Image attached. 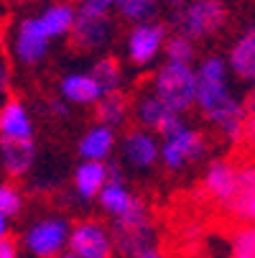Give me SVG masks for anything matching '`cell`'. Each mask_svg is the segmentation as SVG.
I'll list each match as a JSON object with an SVG mask.
<instances>
[{"mask_svg": "<svg viewBox=\"0 0 255 258\" xmlns=\"http://www.w3.org/2000/svg\"><path fill=\"white\" fill-rule=\"evenodd\" d=\"M225 210H227L235 220H242V223H255V195L240 197V200H230V202L225 205Z\"/></svg>", "mask_w": 255, "mask_h": 258, "instance_id": "cell-28", "label": "cell"}, {"mask_svg": "<svg viewBox=\"0 0 255 258\" xmlns=\"http://www.w3.org/2000/svg\"><path fill=\"white\" fill-rule=\"evenodd\" d=\"M204 195L214 202H220L222 207L230 202L235 195V166L230 161H212L207 174H204Z\"/></svg>", "mask_w": 255, "mask_h": 258, "instance_id": "cell-11", "label": "cell"}, {"mask_svg": "<svg viewBox=\"0 0 255 258\" xmlns=\"http://www.w3.org/2000/svg\"><path fill=\"white\" fill-rule=\"evenodd\" d=\"M161 159H163V164H166L171 171H176V169H181V166H184V156H181V154H179V149H176L174 143H168V141H163Z\"/></svg>", "mask_w": 255, "mask_h": 258, "instance_id": "cell-31", "label": "cell"}, {"mask_svg": "<svg viewBox=\"0 0 255 258\" xmlns=\"http://www.w3.org/2000/svg\"><path fill=\"white\" fill-rule=\"evenodd\" d=\"M49 41L51 39L41 31V26H39L36 18L21 21V26L16 31V56H18V61H23L28 67L39 64L49 51Z\"/></svg>", "mask_w": 255, "mask_h": 258, "instance_id": "cell-10", "label": "cell"}, {"mask_svg": "<svg viewBox=\"0 0 255 258\" xmlns=\"http://www.w3.org/2000/svg\"><path fill=\"white\" fill-rule=\"evenodd\" d=\"M123 149H125V159L138 169H148L158 159V143L145 131H130L123 141Z\"/></svg>", "mask_w": 255, "mask_h": 258, "instance_id": "cell-14", "label": "cell"}, {"mask_svg": "<svg viewBox=\"0 0 255 258\" xmlns=\"http://www.w3.org/2000/svg\"><path fill=\"white\" fill-rule=\"evenodd\" d=\"M61 95L71 102L90 105V102H97L102 97V90L97 87V82L90 75H69L61 80Z\"/></svg>", "mask_w": 255, "mask_h": 258, "instance_id": "cell-20", "label": "cell"}, {"mask_svg": "<svg viewBox=\"0 0 255 258\" xmlns=\"http://www.w3.org/2000/svg\"><path fill=\"white\" fill-rule=\"evenodd\" d=\"M74 18H77V11L69 3H56V6H49L36 21H39L41 31L49 36V39H56V36H64V33L71 31Z\"/></svg>", "mask_w": 255, "mask_h": 258, "instance_id": "cell-19", "label": "cell"}, {"mask_svg": "<svg viewBox=\"0 0 255 258\" xmlns=\"http://www.w3.org/2000/svg\"><path fill=\"white\" fill-rule=\"evenodd\" d=\"M128 110H130V100H128L123 92L102 95V97L97 100V107H95L97 125L115 128V125L125 123V118H128Z\"/></svg>", "mask_w": 255, "mask_h": 258, "instance_id": "cell-18", "label": "cell"}, {"mask_svg": "<svg viewBox=\"0 0 255 258\" xmlns=\"http://www.w3.org/2000/svg\"><path fill=\"white\" fill-rule=\"evenodd\" d=\"M225 21H227V8L222 0H194L174 18L179 33L187 36V39L212 36L225 26Z\"/></svg>", "mask_w": 255, "mask_h": 258, "instance_id": "cell-4", "label": "cell"}, {"mask_svg": "<svg viewBox=\"0 0 255 258\" xmlns=\"http://www.w3.org/2000/svg\"><path fill=\"white\" fill-rule=\"evenodd\" d=\"M153 95L171 107L174 113H184L197 97V72L189 64H166L153 77Z\"/></svg>", "mask_w": 255, "mask_h": 258, "instance_id": "cell-3", "label": "cell"}, {"mask_svg": "<svg viewBox=\"0 0 255 258\" xmlns=\"http://www.w3.org/2000/svg\"><path fill=\"white\" fill-rule=\"evenodd\" d=\"M66 243L77 258H110L113 255L110 233L97 220H82V223H77L74 230L69 233Z\"/></svg>", "mask_w": 255, "mask_h": 258, "instance_id": "cell-6", "label": "cell"}, {"mask_svg": "<svg viewBox=\"0 0 255 258\" xmlns=\"http://www.w3.org/2000/svg\"><path fill=\"white\" fill-rule=\"evenodd\" d=\"M66 238H69V223L66 220L49 217V220L36 223L26 233V245L39 258H56L61 253V248L66 245Z\"/></svg>", "mask_w": 255, "mask_h": 258, "instance_id": "cell-7", "label": "cell"}, {"mask_svg": "<svg viewBox=\"0 0 255 258\" xmlns=\"http://www.w3.org/2000/svg\"><path fill=\"white\" fill-rule=\"evenodd\" d=\"M115 6H118L120 16L133 23H148L158 11L156 0H115Z\"/></svg>", "mask_w": 255, "mask_h": 258, "instance_id": "cell-24", "label": "cell"}, {"mask_svg": "<svg viewBox=\"0 0 255 258\" xmlns=\"http://www.w3.org/2000/svg\"><path fill=\"white\" fill-rule=\"evenodd\" d=\"M3 36H6V26L0 23V46H3Z\"/></svg>", "mask_w": 255, "mask_h": 258, "instance_id": "cell-39", "label": "cell"}, {"mask_svg": "<svg viewBox=\"0 0 255 258\" xmlns=\"http://www.w3.org/2000/svg\"><path fill=\"white\" fill-rule=\"evenodd\" d=\"M110 36H113V21L107 18V13H90V11H82V8L74 18V26L69 31L71 49L74 51L100 49L110 41Z\"/></svg>", "mask_w": 255, "mask_h": 258, "instance_id": "cell-5", "label": "cell"}, {"mask_svg": "<svg viewBox=\"0 0 255 258\" xmlns=\"http://www.w3.org/2000/svg\"><path fill=\"white\" fill-rule=\"evenodd\" d=\"M0 159H3V166L11 176H23L36 159V146L31 138H0Z\"/></svg>", "mask_w": 255, "mask_h": 258, "instance_id": "cell-13", "label": "cell"}, {"mask_svg": "<svg viewBox=\"0 0 255 258\" xmlns=\"http://www.w3.org/2000/svg\"><path fill=\"white\" fill-rule=\"evenodd\" d=\"M6 220H8L6 215H0V238H3V235H6V230H8V228H6Z\"/></svg>", "mask_w": 255, "mask_h": 258, "instance_id": "cell-38", "label": "cell"}, {"mask_svg": "<svg viewBox=\"0 0 255 258\" xmlns=\"http://www.w3.org/2000/svg\"><path fill=\"white\" fill-rule=\"evenodd\" d=\"M133 258H171L166 250H158V248H145V250H140L138 255H133Z\"/></svg>", "mask_w": 255, "mask_h": 258, "instance_id": "cell-34", "label": "cell"}, {"mask_svg": "<svg viewBox=\"0 0 255 258\" xmlns=\"http://www.w3.org/2000/svg\"><path fill=\"white\" fill-rule=\"evenodd\" d=\"M232 250L235 255H255V228H237L232 233Z\"/></svg>", "mask_w": 255, "mask_h": 258, "instance_id": "cell-29", "label": "cell"}, {"mask_svg": "<svg viewBox=\"0 0 255 258\" xmlns=\"http://www.w3.org/2000/svg\"><path fill=\"white\" fill-rule=\"evenodd\" d=\"M245 141L255 146V92L245 102Z\"/></svg>", "mask_w": 255, "mask_h": 258, "instance_id": "cell-30", "label": "cell"}, {"mask_svg": "<svg viewBox=\"0 0 255 258\" xmlns=\"http://www.w3.org/2000/svg\"><path fill=\"white\" fill-rule=\"evenodd\" d=\"M135 120L145 128H153L158 133H163V138L168 133H174L176 128L184 125L179 113H174L171 107H166L153 92L151 95H143L135 100Z\"/></svg>", "mask_w": 255, "mask_h": 258, "instance_id": "cell-8", "label": "cell"}, {"mask_svg": "<svg viewBox=\"0 0 255 258\" xmlns=\"http://www.w3.org/2000/svg\"><path fill=\"white\" fill-rule=\"evenodd\" d=\"M166 39V28L161 23H138L128 36V56L133 64H148Z\"/></svg>", "mask_w": 255, "mask_h": 258, "instance_id": "cell-9", "label": "cell"}, {"mask_svg": "<svg viewBox=\"0 0 255 258\" xmlns=\"http://www.w3.org/2000/svg\"><path fill=\"white\" fill-rule=\"evenodd\" d=\"M252 258H255V255H252Z\"/></svg>", "mask_w": 255, "mask_h": 258, "instance_id": "cell-44", "label": "cell"}, {"mask_svg": "<svg viewBox=\"0 0 255 258\" xmlns=\"http://www.w3.org/2000/svg\"><path fill=\"white\" fill-rule=\"evenodd\" d=\"M176 258H209L204 250H197V248H189V250H184L181 255H176Z\"/></svg>", "mask_w": 255, "mask_h": 258, "instance_id": "cell-37", "label": "cell"}, {"mask_svg": "<svg viewBox=\"0 0 255 258\" xmlns=\"http://www.w3.org/2000/svg\"><path fill=\"white\" fill-rule=\"evenodd\" d=\"M235 258H252V255H235Z\"/></svg>", "mask_w": 255, "mask_h": 258, "instance_id": "cell-42", "label": "cell"}, {"mask_svg": "<svg viewBox=\"0 0 255 258\" xmlns=\"http://www.w3.org/2000/svg\"><path fill=\"white\" fill-rule=\"evenodd\" d=\"M21 207H23L21 192L13 187V184H0V215L13 217V215L21 212Z\"/></svg>", "mask_w": 255, "mask_h": 258, "instance_id": "cell-27", "label": "cell"}, {"mask_svg": "<svg viewBox=\"0 0 255 258\" xmlns=\"http://www.w3.org/2000/svg\"><path fill=\"white\" fill-rule=\"evenodd\" d=\"M16 3H26V0H16Z\"/></svg>", "mask_w": 255, "mask_h": 258, "instance_id": "cell-43", "label": "cell"}, {"mask_svg": "<svg viewBox=\"0 0 255 258\" xmlns=\"http://www.w3.org/2000/svg\"><path fill=\"white\" fill-rule=\"evenodd\" d=\"M168 3H174V6H179V3H184V0H168Z\"/></svg>", "mask_w": 255, "mask_h": 258, "instance_id": "cell-41", "label": "cell"}, {"mask_svg": "<svg viewBox=\"0 0 255 258\" xmlns=\"http://www.w3.org/2000/svg\"><path fill=\"white\" fill-rule=\"evenodd\" d=\"M97 197H100V205L110 212L113 217H120V215L133 205V200H135V197L123 187V181H107L105 187L100 189Z\"/></svg>", "mask_w": 255, "mask_h": 258, "instance_id": "cell-23", "label": "cell"}, {"mask_svg": "<svg viewBox=\"0 0 255 258\" xmlns=\"http://www.w3.org/2000/svg\"><path fill=\"white\" fill-rule=\"evenodd\" d=\"M153 238V220H151V212L145 207L143 200H133V205L120 215L115 217V228L110 233V243L113 248H118L125 258H133L138 255L140 250L151 248Z\"/></svg>", "mask_w": 255, "mask_h": 258, "instance_id": "cell-2", "label": "cell"}, {"mask_svg": "<svg viewBox=\"0 0 255 258\" xmlns=\"http://www.w3.org/2000/svg\"><path fill=\"white\" fill-rule=\"evenodd\" d=\"M56 258H77L74 253H69V255H56Z\"/></svg>", "mask_w": 255, "mask_h": 258, "instance_id": "cell-40", "label": "cell"}, {"mask_svg": "<svg viewBox=\"0 0 255 258\" xmlns=\"http://www.w3.org/2000/svg\"><path fill=\"white\" fill-rule=\"evenodd\" d=\"M0 258H18V248H16V240L3 235L0 238Z\"/></svg>", "mask_w": 255, "mask_h": 258, "instance_id": "cell-33", "label": "cell"}, {"mask_svg": "<svg viewBox=\"0 0 255 258\" xmlns=\"http://www.w3.org/2000/svg\"><path fill=\"white\" fill-rule=\"evenodd\" d=\"M8 80H11V75H8V64L0 59V92L8 87Z\"/></svg>", "mask_w": 255, "mask_h": 258, "instance_id": "cell-35", "label": "cell"}, {"mask_svg": "<svg viewBox=\"0 0 255 258\" xmlns=\"http://www.w3.org/2000/svg\"><path fill=\"white\" fill-rule=\"evenodd\" d=\"M163 141L174 143L176 149H179V154L184 156V161H197V159H202V156L207 154V141H204V136L197 133V131H192V128H187V125L176 128V131L168 133Z\"/></svg>", "mask_w": 255, "mask_h": 258, "instance_id": "cell-21", "label": "cell"}, {"mask_svg": "<svg viewBox=\"0 0 255 258\" xmlns=\"http://www.w3.org/2000/svg\"><path fill=\"white\" fill-rule=\"evenodd\" d=\"M115 6V0H82V11L90 13H107Z\"/></svg>", "mask_w": 255, "mask_h": 258, "instance_id": "cell-32", "label": "cell"}, {"mask_svg": "<svg viewBox=\"0 0 255 258\" xmlns=\"http://www.w3.org/2000/svg\"><path fill=\"white\" fill-rule=\"evenodd\" d=\"M107 184V164L102 161H84L74 171V189L82 200H92Z\"/></svg>", "mask_w": 255, "mask_h": 258, "instance_id": "cell-15", "label": "cell"}, {"mask_svg": "<svg viewBox=\"0 0 255 258\" xmlns=\"http://www.w3.org/2000/svg\"><path fill=\"white\" fill-rule=\"evenodd\" d=\"M230 67H232V72L240 80L255 82V28L247 31L245 36H240L237 44L232 46Z\"/></svg>", "mask_w": 255, "mask_h": 258, "instance_id": "cell-17", "label": "cell"}, {"mask_svg": "<svg viewBox=\"0 0 255 258\" xmlns=\"http://www.w3.org/2000/svg\"><path fill=\"white\" fill-rule=\"evenodd\" d=\"M33 136V123L28 110L23 107L21 100L8 97L6 105L0 107V138H13V141H23Z\"/></svg>", "mask_w": 255, "mask_h": 258, "instance_id": "cell-12", "label": "cell"}, {"mask_svg": "<svg viewBox=\"0 0 255 258\" xmlns=\"http://www.w3.org/2000/svg\"><path fill=\"white\" fill-rule=\"evenodd\" d=\"M250 195H255V164H242L240 169H235V195L230 200H240Z\"/></svg>", "mask_w": 255, "mask_h": 258, "instance_id": "cell-26", "label": "cell"}, {"mask_svg": "<svg viewBox=\"0 0 255 258\" xmlns=\"http://www.w3.org/2000/svg\"><path fill=\"white\" fill-rule=\"evenodd\" d=\"M115 146V133L113 128H105V125H95L84 133V138L79 141V154L84 161H105L110 156Z\"/></svg>", "mask_w": 255, "mask_h": 258, "instance_id": "cell-16", "label": "cell"}, {"mask_svg": "<svg viewBox=\"0 0 255 258\" xmlns=\"http://www.w3.org/2000/svg\"><path fill=\"white\" fill-rule=\"evenodd\" d=\"M90 77L97 82V87L102 90V95H113V92H120V85H123V69L118 64V59L113 56H102L92 64V72Z\"/></svg>", "mask_w": 255, "mask_h": 258, "instance_id": "cell-22", "label": "cell"}, {"mask_svg": "<svg viewBox=\"0 0 255 258\" xmlns=\"http://www.w3.org/2000/svg\"><path fill=\"white\" fill-rule=\"evenodd\" d=\"M202 115L217 125L227 141L237 143L245 138V105L237 102L227 90V72L220 56H209L197 72V97Z\"/></svg>", "mask_w": 255, "mask_h": 258, "instance_id": "cell-1", "label": "cell"}, {"mask_svg": "<svg viewBox=\"0 0 255 258\" xmlns=\"http://www.w3.org/2000/svg\"><path fill=\"white\" fill-rule=\"evenodd\" d=\"M49 105H51V113H54V115H66V113H69V107H66L61 100H51Z\"/></svg>", "mask_w": 255, "mask_h": 258, "instance_id": "cell-36", "label": "cell"}, {"mask_svg": "<svg viewBox=\"0 0 255 258\" xmlns=\"http://www.w3.org/2000/svg\"><path fill=\"white\" fill-rule=\"evenodd\" d=\"M166 59L168 64H189L194 59V44L192 39H187V36L176 33L174 39H168L166 44Z\"/></svg>", "mask_w": 255, "mask_h": 258, "instance_id": "cell-25", "label": "cell"}]
</instances>
